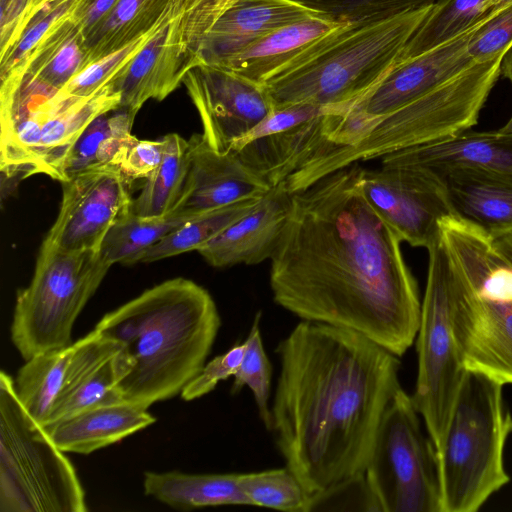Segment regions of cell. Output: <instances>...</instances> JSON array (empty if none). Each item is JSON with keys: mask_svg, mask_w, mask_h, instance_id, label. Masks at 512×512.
Returning a JSON list of instances; mask_svg holds the SVG:
<instances>
[{"mask_svg": "<svg viewBox=\"0 0 512 512\" xmlns=\"http://www.w3.org/2000/svg\"><path fill=\"white\" fill-rule=\"evenodd\" d=\"M245 349L244 341L236 343L229 350L216 356L183 388L180 395L185 401H192L210 393L220 381L233 377Z\"/></svg>", "mask_w": 512, "mask_h": 512, "instance_id": "cell-43", "label": "cell"}, {"mask_svg": "<svg viewBox=\"0 0 512 512\" xmlns=\"http://www.w3.org/2000/svg\"><path fill=\"white\" fill-rule=\"evenodd\" d=\"M427 250L426 287L415 339L417 379L411 397L439 453L466 369L452 331L448 297L450 253L440 232Z\"/></svg>", "mask_w": 512, "mask_h": 512, "instance_id": "cell-11", "label": "cell"}, {"mask_svg": "<svg viewBox=\"0 0 512 512\" xmlns=\"http://www.w3.org/2000/svg\"><path fill=\"white\" fill-rule=\"evenodd\" d=\"M183 83L203 127L202 135L219 152H229L274 110L262 84L220 66L199 65Z\"/></svg>", "mask_w": 512, "mask_h": 512, "instance_id": "cell-17", "label": "cell"}, {"mask_svg": "<svg viewBox=\"0 0 512 512\" xmlns=\"http://www.w3.org/2000/svg\"><path fill=\"white\" fill-rule=\"evenodd\" d=\"M512 0H496V5L493 9L501 10L504 7H506L508 4H510Z\"/></svg>", "mask_w": 512, "mask_h": 512, "instance_id": "cell-49", "label": "cell"}, {"mask_svg": "<svg viewBox=\"0 0 512 512\" xmlns=\"http://www.w3.org/2000/svg\"><path fill=\"white\" fill-rule=\"evenodd\" d=\"M130 182L116 165L70 176L61 183L59 213L44 242L70 252L99 250L112 225L132 209Z\"/></svg>", "mask_w": 512, "mask_h": 512, "instance_id": "cell-16", "label": "cell"}, {"mask_svg": "<svg viewBox=\"0 0 512 512\" xmlns=\"http://www.w3.org/2000/svg\"><path fill=\"white\" fill-rule=\"evenodd\" d=\"M317 12L292 0H222L206 31L190 49L193 68L225 66L249 45Z\"/></svg>", "mask_w": 512, "mask_h": 512, "instance_id": "cell-19", "label": "cell"}, {"mask_svg": "<svg viewBox=\"0 0 512 512\" xmlns=\"http://www.w3.org/2000/svg\"><path fill=\"white\" fill-rule=\"evenodd\" d=\"M292 194L283 183L272 187L244 216L197 252L214 267L253 265L271 259L287 224Z\"/></svg>", "mask_w": 512, "mask_h": 512, "instance_id": "cell-21", "label": "cell"}, {"mask_svg": "<svg viewBox=\"0 0 512 512\" xmlns=\"http://www.w3.org/2000/svg\"><path fill=\"white\" fill-rule=\"evenodd\" d=\"M362 168L352 163L291 193L270 287L301 320L357 332L401 357L419 328L418 286L402 241L362 195Z\"/></svg>", "mask_w": 512, "mask_h": 512, "instance_id": "cell-1", "label": "cell"}, {"mask_svg": "<svg viewBox=\"0 0 512 512\" xmlns=\"http://www.w3.org/2000/svg\"><path fill=\"white\" fill-rule=\"evenodd\" d=\"M185 0L175 7L138 54L110 81L120 109L137 114L150 99L164 100L193 68L184 35Z\"/></svg>", "mask_w": 512, "mask_h": 512, "instance_id": "cell-18", "label": "cell"}, {"mask_svg": "<svg viewBox=\"0 0 512 512\" xmlns=\"http://www.w3.org/2000/svg\"><path fill=\"white\" fill-rule=\"evenodd\" d=\"M261 198L243 199L191 219L148 249L140 262H153L192 250L197 251L247 214Z\"/></svg>", "mask_w": 512, "mask_h": 512, "instance_id": "cell-35", "label": "cell"}, {"mask_svg": "<svg viewBox=\"0 0 512 512\" xmlns=\"http://www.w3.org/2000/svg\"><path fill=\"white\" fill-rule=\"evenodd\" d=\"M73 346L62 390L44 425L88 408L124 401L116 389L120 345L94 329Z\"/></svg>", "mask_w": 512, "mask_h": 512, "instance_id": "cell-22", "label": "cell"}, {"mask_svg": "<svg viewBox=\"0 0 512 512\" xmlns=\"http://www.w3.org/2000/svg\"><path fill=\"white\" fill-rule=\"evenodd\" d=\"M220 326L210 293L178 277L105 314L94 329L120 345L121 398L148 409L180 394L201 371Z\"/></svg>", "mask_w": 512, "mask_h": 512, "instance_id": "cell-3", "label": "cell"}, {"mask_svg": "<svg viewBox=\"0 0 512 512\" xmlns=\"http://www.w3.org/2000/svg\"><path fill=\"white\" fill-rule=\"evenodd\" d=\"M435 173L445 185L455 216L492 237L512 231V173L477 167Z\"/></svg>", "mask_w": 512, "mask_h": 512, "instance_id": "cell-24", "label": "cell"}, {"mask_svg": "<svg viewBox=\"0 0 512 512\" xmlns=\"http://www.w3.org/2000/svg\"><path fill=\"white\" fill-rule=\"evenodd\" d=\"M188 142V172L171 211L197 216L243 199L263 197L272 188L234 152L215 150L202 134H194Z\"/></svg>", "mask_w": 512, "mask_h": 512, "instance_id": "cell-20", "label": "cell"}, {"mask_svg": "<svg viewBox=\"0 0 512 512\" xmlns=\"http://www.w3.org/2000/svg\"><path fill=\"white\" fill-rule=\"evenodd\" d=\"M238 480L251 506L288 512H308L311 494L287 466L238 473Z\"/></svg>", "mask_w": 512, "mask_h": 512, "instance_id": "cell-36", "label": "cell"}, {"mask_svg": "<svg viewBox=\"0 0 512 512\" xmlns=\"http://www.w3.org/2000/svg\"><path fill=\"white\" fill-rule=\"evenodd\" d=\"M419 416L400 387L383 413L365 468L381 512H441L437 452Z\"/></svg>", "mask_w": 512, "mask_h": 512, "instance_id": "cell-10", "label": "cell"}, {"mask_svg": "<svg viewBox=\"0 0 512 512\" xmlns=\"http://www.w3.org/2000/svg\"><path fill=\"white\" fill-rule=\"evenodd\" d=\"M176 0H117L86 38L87 66L157 27Z\"/></svg>", "mask_w": 512, "mask_h": 512, "instance_id": "cell-29", "label": "cell"}, {"mask_svg": "<svg viewBox=\"0 0 512 512\" xmlns=\"http://www.w3.org/2000/svg\"><path fill=\"white\" fill-rule=\"evenodd\" d=\"M156 421L147 409L127 401L102 404L42 426L63 452L90 454Z\"/></svg>", "mask_w": 512, "mask_h": 512, "instance_id": "cell-25", "label": "cell"}, {"mask_svg": "<svg viewBox=\"0 0 512 512\" xmlns=\"http://www.w3.org/2000/svg\"><path fill=\"white\" fill-rule=\"evenodd\" d=\"M197 216L171 211L163 217L144 218L131 209L112 225L99 251L111 265L140 262L148 249Z\"/></svg>", "mask_w": 512, "mask_h": 512, "instance_id": "cell-33", "label": "cell"}, {"mask_svg": "<svg viewBox=\"0 0 512 512\" xmlns=\"http://www.w3.org/2000/svg\"><path fill=\"white\" fill-rule=\"evenodd\" d=\"M345 23L349 22L314 14L264 35L223 67L263 85L321 38Z\"/></svg>", "mask_w": 512, "mask_h": 512, "instance_id": "cell-26", "label": "cell"}, {"mask_svg": "<svg viewBox=\"0 0 512 512\" xmlns=\"http://www.w3.org/2000/svg\"><path fill=\"white\" fill-rule=\"evenodd\" d=\"M449 253V310L460 360L466 370L512 384V301L480 296Z\"/></svg>", "mask_w": 512, "mask_h": 512, "instance_id": "cell-14", "label": "cell"}, {"mask_svg": "<svg viewBox=\"0 0 512 512\" xmlns=\"http://www.w3.org/2000/svg\"><path fill=\"white\" fill-rule=\"evenodd\" d=\"M261 312L253 320L249 333L244 340L245 349L241 362L233 375L231 393H239L243 387H248L255 400L258 415L266 429L270 430L271 412L269 398L272 381V365L266 355L261 330Z\"/></svg>", "mask_w": 512, "mask_h": 512, "instance_id": "cell-37", "label": "cell"}, {"mask_svg": "<svg viewBox=\"0 0 512 512\" xmlns=\"http://www.w3.org/2000/svg\"><path fill=\"white\" fill-rule=\"evenodd\" d=\"M381 159V165H417L434 172L477 167L512 173V115L498 129L465 131L453 138L405 148Z\"/></svg>", "mask_w": 512, "mask_h": 512, "instance_id": "cell-23", "label": "cell"}, {"mask_svg": "<svg viewBox=\"0 0 512 512\" xmlns=\"http://www.w3.org/2000/svg\"><path fill=\"white\" fill-rule=\"evenodd\" d=\"M73 343L64 348L41 352L25 360L14 379L20 403L41 426L47 422L62 390L74 349Z\"/></svg>", "mask_w": 512, "mask_h": 512, "instance_id": "cell-30", "label": "cell"}, {"mask_svg": "<svg viewBox=\"0 0 512 512\" xmlns=\"http://www.w3.org/2000/svg\"><path fill=\"white\" fill-rule=\"evenodd\" d=\"M500 73L503 77L512 82V46L502 59Z\"/></svg>", "mask_w": 512, "mask_h": 512, "instance_id": "cell-48", "label": "cell"}, {"mask_svg": "<svg viewBox=\"0 0 512 512\" xmlns=\"http://www.w3.org/2000/svg\"><path fill=\"white\" fill-rule=\"evenodd\" d=\"M511 46L512 2L474 33L468 52L476 62H484L505 55Z\"/></svg>", "mask_w": 512, "mask_h": 512, "instance_id": "cell-42", "label": "cell"}, {"mask_svg": "<svg viewBox=\"0 0 512 512\" xmlns=\"http://www.w3.org/2000/svg\"><path fill=\"white\" fill-rule=\"evenodd\" d=\"M111 266L99 250L70 252L43 241L32 280L17 293L10 329L24 360L73 343L74 323Z\"/></svg>", "mask_w": 512, "mask_h": 512, "instance_id": "cell-9", "label": "cell"}, {"mask_svg": "<svg viewBox=\"0 0 512 512\" xmlns=\"http://www.w3.org/2000/svg\"><path fill=\"white\" fill-rule=\"evenodd\" d=\"M117 0H80L74 11V17L80 22L87 36L109 14Z\"/></svg>", "mask_w": 512, "mask_h": 512, "instance_id": "cell-46", "label": "cell"}, {"mask_svg": "<svg viewBox=\"0 0 512 512\" xmlns=\"http://www.w3.org/2000/svg\"><path fill=\"white\" fill-rule=\"evenodd\" d=\"M341 22L391 18L434 4L436 0H292Z\"/></svg>", "mask_w": 512, "mask_h": 512, "instance_id": "cell-39", "label": "cell"}, {"mask_svg": "<svg viewBox=\"0 0 512 512\" xmlns=\"http://www.w3.org/2000/svg\"><path fill=\"white\" fill-rule=\"evenodd\" d=\"M0 511L84 512L76 471L20 403L14 379L0 374Z\"/></svg>", "mask_w": 512, "mask_h": 512, "instance_id": "cell-8", "label": "cell"}, {"mask_svg": "<svg viewBox=\"0 0 512 512\" xmlns=\"http://www.w3.org/2000/svg\"><path fill=\"white\" fill-rule=\"evenodd\" d=\"M165 141L142 140L131 135L119 155L117 166L130 180L147 179L160 165Z\"/></svg>", "mask_w": 512, "mask_h": 512, "instance_id": "cell-44", "label": "cell"}, {"mask_svg": "<svg viewBox=\"0 0 512 512\" xmlns=\"http://www.w3.org/2000/svg\"><path fill=\"white\" fill-rule=\"evenodd\" d=\"M48 0H0V59L20 38L32 18Z\"/></svg>", "mask_w": 512, "mask_h": 512, "instance_id": "cell-45", "label": "cell"}, {"mask_svg": "<svg viewBox=\"0 0 512 512\" xmlns=\"http://www.w3.org/2000/svg\"><path fill=\"white\" fill-rule=\"evenodd\" d=\"M147 496L178 510L223 505L251 506L238 473L189 474L180 471L145 472Z\"/></svg>", "mask_w": 512, "mask_h": 512, "instance_id": "cell-27", "label": "cell"}, {"mask_svg": "<svg viewBox=\"0 0 512 512\" xmlns=\"http://www.w3.org/2000/svg\"><path fill=\"white\" fill-rule=\"evenodd\" d=\"M503 57L476 62L419 99L380 119L357 144L332 150L308 162L284 181L286 189L294 193L352 163L444 141L470 130L477 124L501 75Z\"/></svg>", "mask_w": 512, "mask_h": 512, "instance_id": "cell-6", "label": "cell"}, {"mask_svg": "<svg viewBox=\"0 0 512 512\" xmlns=\"http://www.w3.org/2000/svg\"><path fill=\"white\" fill-rule=\"evenodd\" d=\"M175 4L165 19L157 27L134 40L133 42L125 45L121 49L89 64L80 73H78L63 89L69 94L79 97H87L110 82L145 46L153 34L168 18L173 8L175 7Z\"/></svg>", "mask_w": 512, "mask_h": 512, "instance_id": "cell-40", "label": "cell"}, {"mask_svg": "<svg viewBox=\"0 0 512 512\" xmlns=\"http://www.w3.org/2000/svg\"><path fill=\"white\" fill-rule=\"evenodd\" d=\"M359 185L369 206L413 247L427 249L439 235L440 222L454 215L442 179L425 167L362 168Z\"/></svg>", "mask_w": 512, "mask_h": 512, "instance_id": "cell-13", "label": "cell"}, {"mask_svg": "<svg viewBox=\"0 0 512 512\" xmlns=\"http://www.w3.org/2000/svg\"><path fill=\"white\" fill-rule=\"evenodd\" d=\"M312 511L381 512V509L364 472L311 494L308 512Z\"/></svg>", "mask_w": 512, "mask_h": 512, "instance_id": "cell-41", "label": "cell"}, {"mask_svg": "<svg viewBox=\"0 0 512 512\" xmlns=\"http://www.w3.org/2000/svg\"><path fill=\"white\" fill-rule=\"evenodd\" d=\"M500 10H492L457 37L396 63L385 77L347 109V119L364 138L382 118L419 99L476 63L468 52L474 33ZM360 139V140H361Z\"/></svg>", "mask_w": 512, "mask_h": 512, "instance_id": "cell-15", "label": "cell"}, {"mask_svg": "<svg viewBox=\"0 0 512 512\" xmlns=\"http://www.w3.org/2000/svg\"><path fill=\"white\" fill-rule=\"evenodd\" d=\"M492 238L498 253L512 264V231Z\"/></svg>", "mask_w": 512, "mask_h": 512, "instance_id": "cell-47", "label": "cell"}, {"mask_svg": "<svg viewBox=\"0 0 512 512\" xmlns=\"http://www.w3.org/2000/svg\"><path fill=\"white\" fill-rule=\"evenodd\" d=\"M347 107L298 103L275 108L231 151L252 172L275 187L308 162L339 146Z\"/></svg>", "mask_w": 512, "mask_h": 512, "instance_id": "cell-12", "label": "cell"}, {"mask_svg": "<svg viewBox=\"0 0 512 512\" xmlns=\"http://www.w3.org/2000/svg\"><path fill=\"white\" fill-rule=\"evenodd\" d=\"M495 5L496 0H436L397 63L457 37L489 14Z\"/></svg>", "mask_w": 512, "mask_h": 512, "instance_id": "cell-34", "label": "cell"}, {"mask_svg": "<svg viewBox=\"0 0 512 512\" xmlns=\"http://www.w3.org/2000/svg\"><path fill=\"white\" fill-rule=\"evenodd\" d=\"M431 8L345 23L324 36L263 84L274 109L298 103L354 104L397 63Z\"/></svg>", "mask_w": 512, "mask_h": 512, "instance_id": "cell-4", "label": "cell"}, {"mask_svg": "<svg viewBox=\"0 0 512 512\" xmlns=\"http://www.w3.org/2000/svg\"><path fill=\"white\" fill-rule=\"evenodd\" d=\"M80 0H51L32 18L10 52L0 59L1 83L15 80L41 41L70 17Z\"/></svg>", "mask_w": 512, "mask_h": 512, "instance_id": "cell-38", "label": "cell"}, {"mask_svg": "<svg viewBox=\"0 0 512 512\" xmlns=\"http://www.w3.org/2000/svg\"><path fill=\"white\" fill-rule=\"evenodd\" d=\"M111 83L87 97L19 78L0 87V167L9 180L43 174L65 181V163L84 129L118 109Z\"/></svg>", "mask_w": 512, "mask_h": 512, "instance_id": "cell-5", "label": "cell"}, {"mask_svg": "<svg viewBox=\"0 0 512 512\" xmlns=\"http://www.w3.org/2000/svg\"><path fill=\"white\" fill-rule=\"evenodd\" d=\"M504 384L466 370L443 447L437 453L441 512H476L510 478L504 450L512 414Z\"/></svg>", "mask_w": 512, "mask_h": 512, "instance_id": "cell-7", "label": "cell"}, {"mask_svg": "<svg viewBox=\"0 0 512 512\" xmlns=\"http://www.w3.org/2000/svg\"><path fill=\"white\" fill-rule=\"evenodd\" d=\"M136 114L115 109L95 118L73 145L65 163V181L85 170L116 165Z\"/></svg>", "mask_w": 512, "mask_h": 512, "instance_id": "cell-31", "label": "cell"}, {"mask_svg": "<svg viewBox=\"0 0 512 512\" xmlns=\"http://www.w3.org/2000/svg\"><path fill=\"white\" fill-rule=\"evenodd\" d=\"M270 432L310 494L365 472L374 437L401 387L399 357L367 337L301 320L276 348Z\"/></svg>", "mask_w": 512, "mask_h": 512, "instance_id": "cell-2", "label": "cell"}, {"mask_svg": "<svg viewBox=\"0 0 512 512\" xmlns=\"http://www.w3.org/2000/svg\"><path fill=\"white\" fill-rule=\"evenodd\" d=\"M164 155L157 169L132 201V211L140 217L166 216L174 208L185 184L189 167V142L179 134L163 136Z\"/></svg>", "mask_w": 512, "mask_h": 512, "instance_id": "cell-32", "label": "cell"}, {"mask_svg": "<svg viewBox=\"0 0 512 512\" xmlns=\"http://www.w3.org/2000/svg\"><path fill=\"white\" fill-rule=\"evenodd\" d=\"M73 14L41 41L19 78L61 90L87 66L86 35Z\"/></svg>", "mask_w": 512, "mask_h": 512, "instance_id": "cell-28", "label": "cell"}]
</instances>
